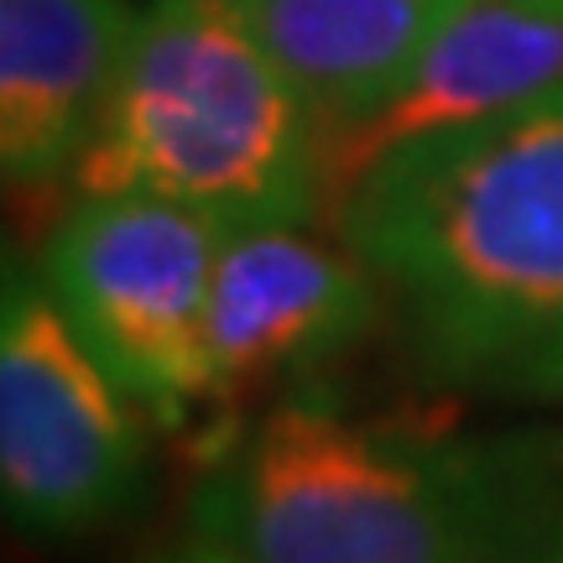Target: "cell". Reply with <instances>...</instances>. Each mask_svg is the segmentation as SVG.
Segmentation results:
<instances>
[{
    "mask_svg": "<svg viewBox=\"0 0 563 563\" xmlns=\"http://www.w3.org/2000/svg\"><path fill=\"white\" fill-rule=\"evenodd\" d=\"M329 220L464 391L563 402V84L371 162Z\"/></svg>",
    "mask_w": 563,
    "mask_h": 563,
    "instance_id": "obj_1",
    "label": "cell"
},
{
    "mask_svg": "<svg viewBox=\"0 0 563 563\" xmlns=\"http://www.w3.org/2000/svg\"><path fill=\"white\" fill-rule=\"evenodd\" d=\"M194 527L241 563H563V443L287 397L203 470Z\"/></svg>",
    "mask_w": 563,
    "mask_h": 563,
    "instance_id": "obj_2",
    "label": "cell"
},
{
    "mask_svg": "<svg viewBox=\"0 0 563 563\" xmlns=\"http://www.w3.org/2000/svg\"><path fill=\"white\" fill-rule=\"evenodd\" d=\"M79 194H146L224 230L329 214L323 131L241 0H152Z\"/></svg>",
    "mask_w": 563,
    "mask_h": 563,
    "instance_id": "obj_3",
    "label": "cell"
},
{
    "mask_svg": "<svg viewBox=\"0 0 563 563\" xmlns=\"http://www.w3.org/2000/svg\"><path fill=\"white\" fill-rule=\"evenodd\" d=\"M220 220L146 194H79L42 251V287L95 361L162 428L209 402Z\"/></svg>",
    "mask_w": 563,
    "mask_h": 563,
    "instance_id": "obj_4",
    "label": "cell"
},
{
    "mask_svg": "<svg viewBox=\"0 0 563 563\" xmlns=\"http://www.w3.org/2000/svg\"><path fill=\"white\" fill-rule=\"evenodd\" d=\"M141 407L74 334L42 277H5L0 308V485L26 532H89L141 481Z\"/></svg>",
    "mask_w": 563,
    "mask_h": 563,
    "instance_id": "obj_5",
    "label": "cell"
},
{
    "mask_svg": "<svg viewBox=\"0 0 563 563\" xmlns=\"http://www.w3.org/2000/svg\"><path fill=\"white\" fill-rule=\"evenodd\" d=\"M376 287L350 245L308 224L230 230L209 287V397L230 402L344 355L376 319Z\"/></svg>",
    "mask_w": 563,
    "mask_h": 563,
    "instance_id": "obj_6",
    "label": "cell"
},
{
    "mask_svg": "<svg viewBox=\"0 0 563 563\" xmlns=\"http://www.w3.org/2000/svg\"><path fill=\"white\" fill-rule=\"evenodd\" d=\"M553 84H563V16L527 11L517 0H470L376 110L323 131L329 203L386 152L490 121Z\"/></svg>",
    "mask_w": 563,
    "mask_h": 563,
    "instance_id": "obj_7",
    "label": "cell"
},
{
    "mask_svg": "<svg viewBox=\"0 0 563 563\" xmlns=\"http://www.w3.org/2000/svg\"><path fill=\"white\" fill-rule=\"evenodd\" d=\"M136 32L131 0H0V162L11 188L79 167Z\"/></svg>",
    "mask_w": 563,
    "mask_h": 563,
    "instance_id": "obj_8",
    "label": "cell"
},
{
    "mask_svg": "<svg viewBox=\"0 0 563 563\" xmlns=\"http://www.w3.org/2000/svg\"><path fill=\"white\" fill-rule=\"evenodd\" d=\"M319 131L361 121L470 0H241Z\"/></svg>",
    "mask_w": 563,
    "mask_h": 563,
    "instance_id": "obj_9",
    "label": "cell"
},
{
    "mask_svg": "<svg viewBox=\"0 0 563 563\" xmlns=\"http://www.w3.org/2000/svg\"><path fill=\"white\" fill-rule=\"evenodd\" d=\"M173 563H241V559H230V553H220V548L199 543L194 553H183V559H173Z\"/></svg>",
    "mask_w": 563,
    "mask_h": 563,
    "instance_id": "obj_10",
    "label": "cell"
},
{
    "mask_svg": "<svg viewBox=\"0 0 563 563\" xmlns=\"http://www.w3.org/2000/svg\"><path fill=\"white\" fill-rule=\"evenodd\" d=\"M527 11H543V16H563V0H517Z\"/></svg>",
    "mask_w": 563,
    "mask_h": 563,
    "instance_id": "obj_11",
    "label": "cell"
}]
</instances>
